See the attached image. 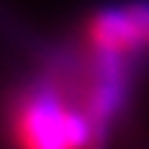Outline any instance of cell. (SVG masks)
Instances as JSON below:
<instances>
[{
  "label": "cell",
  "mask_w": 149,
  "mask_h": 149,
  "mask_svg": "<svg viewBox=\"0 0 149 149\" xmlns=\"http://www.w3.org/2000/svg\"><path fill=\"white\" fill-rule=\"evenodd\" d=\"M128 13H131V21L136 26V34L141 39V47L149 50V3H134V5H126Z\"/></svg>",
  "instance_id": "cell-3"
},
{
  "label": "cell",
  "mask_w": 149,
  "mask_h": 149,
  "mask_svg": "<svg viewBox=\"0 0 149 149\" xmlns=\"http://www.w3.org/2000/svg\"><path fill=\"white\" fill-rule=\"evenodd\" d=\"M86 45L105 58H131L134 52H144L136 26L131 21L128 8H100L89 16L84 29Z\"/></svg>",
  "instance_id": "cell-2"
},
{
  "label": "cell",
  "mask_w": 149,
  "mask_h": 149,
  "mask_svg": "<svg viewBox=\"0 0 149 149\" xmlns=\"http://www.w3.org/2000/svg\"><path fill=\"white\" fill-rule=\"evenodd\" d=\"M16 149H97L100 134L86 110L73 107L52 84L18 94L10 110Z\"/></svg>",
  "instance_id": "cell-1"
}]
</instances>
